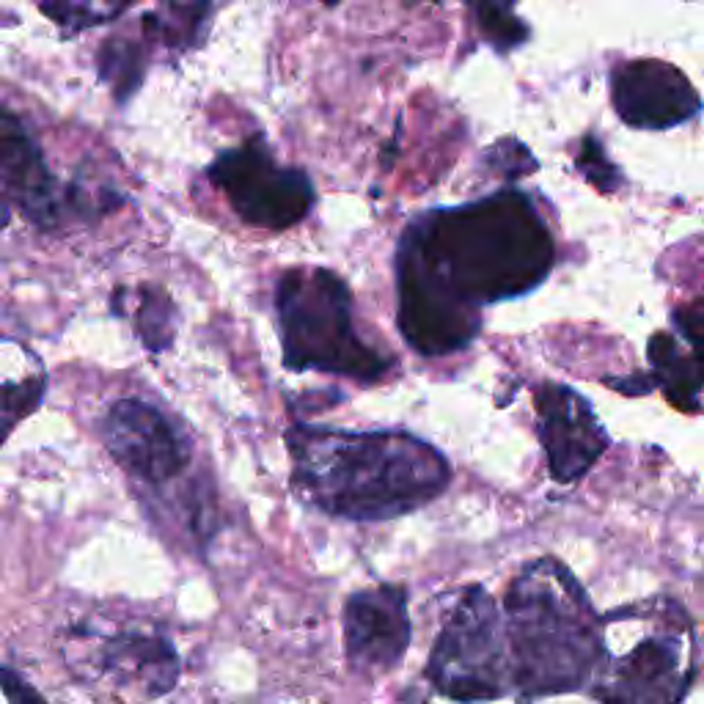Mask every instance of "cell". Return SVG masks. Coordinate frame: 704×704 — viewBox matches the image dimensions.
Listing matches in <instances>:
<instances>
[{
  "label": "cell",
  "mask_w": 704,
  "mask_h": 704,
  "mask_svg": "<svg viewBox=\"0 0 704 704\" xmlns=\"http://www.w3.org/2000/svg\"><path fill=\"white\" fill-rule=\"evenodd\" d=\"M553 253L548 223L520 190L424 212L396 251L402 336L421 355L465 350L482 308L542 284Z\"/></svg>",
  "instance_id": "cell-1"
},
{
  "label": "cell",
  "mask_w": 704,
  "mask_h": 704,
  "mask_svg": "<svg viewBox=\"0 0 704 704\" xmlns=\"http://www.w3.org/2000/svg\"><path fill=\"white\" fill-rule=\"evenodd\" d=\"M292 490L303 504L355 523H383L432 504L451 482V465L410 432L314 427L286 429Z\"/></svg>",
  "instance_id": "cell-2"
},
{
  "label": "cell",
  "mask_w": 704,
  "mask_h": 704,
  "mask_svg": "<svg viewBox=\"0 0 704 704\" xmlns=\"http://www.w3.org/2000/svg\"><path fill=\"white\" fill-rule=\"evenodd\" d=\"M512 682L526 693H561L592 677L600 619L572 572L539 559L517 575L504 600Z\"/></svg>",
  "instance_id": "cell-3"
},
{
  "label": "cell",
  "mask_w": 704,
  "mask_h": 704,
  "mask_svg": "<svg viewBox=\"0 0 704 704\" xmlns=\"http://www.w3.org/2000/svg\"><path fill=\"white\" fill-rule=\"evenodd\" d=\"M594 696L603 704H680L693 677V625L674 600L600 619Z\"/></svg>",
  "instance_id": "cell-4"
},
{
  "label": "cell",
  "mask_w": 704,
  "mask_h": 704,
  "mask_svg": "<svg viewBox=\"0 0 704 704\" xmlns=\"http://www.w3.org/2000/svg\"><path fill=\"white\" fill-rule=\"evenodd\" d=\"M275 319L292 372H322L377 383L394 358L361 339L352 319L350 286L325 267H292L275 286Z\"/></svg>",
  "instance_id": "cell-5"
},
{
  "label": "cell",
  "mask_w": 704,
  "mask_h": 704,
  "mask_svg": "<svg viewBox=\"0 0 704 704\" xmlns=\"http://www.w3.org/2000/svg\"><path fill=\"white\" fill-rule=\"evenodd\" d=\"M429 680L457 702L504 696L512 682L504 614L482 586L460 594L429 655Z\"/></svg>",
  "instance_id": "cell-6"
},
{
  "label": "cell",
  "mask_w": 704,
  "mask_h": 704,
  "mask_svg": "<svg viewBox=\"0 0 704 704\" xmlns=\"http://www.w3.org/2000/svg\"><path fill=\"white\" fill-rule=\"evenodd\" d=\"M207 179L226 196L234 215L256 229L297 226L317 204V190L306 171L278 163L262 135L220 152L209 163Z\"/></svg>",
  "instance_id": "cell-7"
},
{
  "label": "cell",
  "mask_w": 704,
  "mask_h": 704,
  "mask_svg": "<svg viewBox=\"0 0 704 704\" xmlns=\"http://www.w3.org/2000/svg\"><path fill=\"white\" fill-rule=\"evenodd\" d=\"M0 201L6 207L20 209L25 218L55 229L69 215H102L108 207L97 204L77 185H64L50 171L42 146L31 127L0 105Z\"/></svg>",
  "instance_id": "cell-8"
},
{
  "label": "cell",
  "mask_w": 704,
  "mask_h": 704,
  "mask_svg": "<svg viewBox=\"0 0 704 704\" xmlns=\"http://www.w3.org/2000/svg\"><path fill=\"white\" fill-rule=\"evenodd\" d=\"M99 435L121 471L154 490H163L165 484L179 479L193 457L185 432L160 407L135 396H124L110 405L108 416L99 424Z\"/></svg>",
  "instance_id": "cell-9"
},
{
  "label": "cell",
  "mask_w": 704,
  "mask_h": 704,
  "mask_svg": "<svg viewBox=\"0 0 704 704\" xmlns=\"http://www.w3.org/2000/svg\"><path fill=\"white\" fill-rule=\"evenodd\" d=\"M534 405L550 476L561 484L578 482L608 449V435L592 405L578 391L559 383L539 385Z\"/></svg>",
  "instance_id": "cell-10"
},
{
  "label": "cell",
  "mask_w": 704,
  "mask_h": 704,
  "mask_svg": "<svg viewBox=\"0 0 704 704\" xmlns=\"http://www.w3.org/2000/svg\"><path fill=\"white\" fill-rule=\"evenodd\" d=\"M611 99L619 119L638 130H669L702 110V99L677 66L649 58L616 66Z\"/></svg>",
  "instance_id": "cell-11"
},
{
  "label": "cell",
  "mask_w": 704,
  "mask_h": 704,
  "mask_svg": "<svg viewBox=\"0 0 704 704\" xmlns=\"http://www.w3.org/2000/svg\"><path fill=\"white\" fill-rule=\"evenodd\" d=\"M344 649L358 671H388L410 644L407 594L402 586H374L344 603Z\"/></svg>",
  "instance_id": "cell-12"
},
{
  "label": "cell",
  "mask_w": 704,
  "mask_h": 704,
  "mask_svg": "<svg viewBox=\"0 0 704 704\" xmlns=\"http://www.w3.org/2000/svg\"><path fill=\"white\" fill-rule=\"evenodd\" d=\"M97 655L99 669L119 685L138 688L149 699L171 691L182 671L174 644L154 630H119L102 638Z\"/></svg>",
  "instance_id": "cell-13"
},
{
  "label": "cell",
  "mask_w": 704,
  "mask_h": 704,
  "mask_svg": "<svg viewBox=\"0 0 704 704\" xmlns=\"http://www.w3.org/2000/svg\"><path fill=\"white\" fill-rule=\"evenodd\" d=\"M677 333H658L649 352L671 396H693L704 385V308L680 311Z\"/></svg>",
  "instance_id": "cell-14"
},
{
  "label": "cell",
  "mask_w": 704,
  "mask_h": 704,
  "mask_svg": "<svg viewBox=\"0 0 704 704\" xmlns=\"http://www.w3.org/2000/svg\"><path fill=\"white\" fill-rule=\"evenodd\" d=\"M152 44L154 42L146 33H143V39L110 36L108 42L102 44V50L97 55L99 80L108 83L113 97L119 99V102H127L143 83L146 64H149V47Z\"/></svg>",
  "instance_id": "cell-15"
},
{
  "label": "cell",
  "mask_w": 704,
  "mask_h": 704,
  "mask_svg": "<svg viewBox=\"0 0 704 704\" xmlns=\"http://www.w3.org/2000/svg\"><path fill=\"white\" fill-rule=\"evenodd\" d=\"M209 17H212V6L207 3H168L143 14L141 31L154 44L187 50L204 39Z\"/></svg>",
  "instance_id": "cell-16"
},
{
  "label": "cell",
  "mask_w": 704,
  "mask_h": 704,
  "mask_svg": "<svg viewBox=\"0 0 704 704\" xmlns=\"http://www.w3.org/2000/svg\"><path fill=\"white\" fill-rule=\"evenodd\" d=\"M135 300L130 317L132 328L143 341V347L149 352H165L174 344L176 336V306L171 295L160 286L146 284L138 286L135 292H127Z\"/></svg>",
  "instance_id": "cell-17"
},
{
  "label": "cell",
  "mask_w": 704,
  "mask_h": 704,
  "mask_svg": "<svg viewBox=\"0 0 704 704\" xmlns=\"http://www.w3.org/2000/svg\"><path fill=\"white\" fill-rule=\"evenodd\" d=\"M39 11L66 31H86V28H94L102 22H113L127 11V6H121V3H55V6H39Z\"/></svg>",
  "instance_id": "cell-18"
},
{
  "label": "cell",
  "mask_w": 704,
  "mask_h": 704,
  "mask_svg": "<svg viewBox=\"0 0 704 704\" xmlns=\"http://www.w3.org/2000/svg\"><path fill=\"white\" fill-rule=\"evenodd\" d=\"M479 25L495 47H515L528 36L526 25L517 20L509 6H479Z\"/></svg>",
  "instance_id": "cell-19"
},
{
  "label": "cell",
  "mask_w": 704,
  "mask_h": 704,
  "mask_svg": "<svg viewBox=\"0 0 704 704\" xmlns=\"http://www.w3.org/2000/svg\"><path fill=\"white\" fill-rule=\"evenodd\" d=\"M578 165L583 168V174L592 179L594 185L600 187V190H605V182L603 179H611V185H616L619 179V171H616L614 165L605 160L603 149H600V143L594 141V138H589L586 141V149H583V154L578 157Z\"/></svg>",
  "instance_id": "cell-20"
},
{
  "label": "cell",
  "mask_w": 704,
  "mask_h": 704,
  "mask_svg": "<svg viewBox=\"0 0 704 704\" xmlns=\"http://www.w3.org/2000/svg\"><path fill=\"white\" fill-rule=\"evenodd\" d=\"M0 691L6 693L9 704H47L42 693L11 669H0Z\"/></svg>",
  "instance_id": "cell-21"
}]
</instances>
